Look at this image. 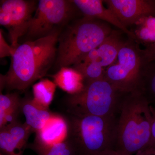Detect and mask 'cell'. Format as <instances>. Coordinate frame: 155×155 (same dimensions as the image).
Here are the masks:
<instances>
[{"label": "cell", "instance_id": "obj_10", "mask_svg": "<svg viewBox=\"0 0 155 155\" xmlns=\"http://www.w3.org/2000/svg\"><path fill=\"white\" fill-rule=\"evenodd\" d=\"M32 130L16 121L0 129V149L4 155H22Z\"/></svg>", "mask_w": 155, "mask_h": 155}, {"label": "cell", "instance_id": "obj_6", "mask_svg": "<svg viewBox=\"0 0 155 155\" xmlns=\"http://www.w3.org/2000/svg\"><path fill=\"white\" fill-rule=\"evenodd\" d=\"M138 43L129 38L125 41L117 62L106 69L104 78L122 94L140 91L146 68L150 62Z\"/></svg>", "mask_w": 155, "mask_h": 155}, {"label": "cell", "instance_id": "obj_17", "mask_svg": "<svg viewBox=\"0 0 155 155\" xmlns=\"http://www.w3.org/2000/svg\"><path fill=\"white\" fill-rule=\"evenodd\" d=\"M56 84L48 79H42L32 86L33 99L38 104L49 109L55 92Z\"/></svg>", "mask_w": 155, "mask_h": 155}, {"label": "cell", "instance_id": "obj_1", "mask_svg": "<svg viewBox=\"0 0 155 155\" xmlns=\"http://www.w3.org/2000/svg\"><path fill=\"white\" fill-rule=\"evenodd\" d=\"M59 30L19 45L12 56L11 67L1 75V88L25 90L44 77L57 58Z\"/></svg>", "mask_w": 155, "mask_h": 155}, {"label": "cell", "instance_id": "obj_11", "mask_svg": "<svg viewBox=\"0 0 155 155\" xmlns=\"http://www.w3.org/2000/svg\"><path fill=\"white\" fill-rule=\"evenodd\" d=\"M122 33L121 30H113L99 47L89 53L81 62H95L104 68L114 64L125 41L122 39Z\"/></svg>", "mask_w": 155, "mask_h": 155}, {"label": "cell", "instance_id": "obj_8", "mask_svg": "<svg viewBox=\"0 0 155 155\" xmlns=\"http://www.w3.org/2000/svg\"><path fill=\"white\" fill-rule=\"evenodd\" d=\"M33 1L6 0L0 8V24L8 29L11 46L16 49L19 39L25 35L37 5Z\"/></svg>", "mask_w": 155, "mask_h": 155}, {"label": "cell", "instance_id": "obj_21", "mask_svg": "<svg viewBox=\"0 0 155 155\" xmlns=\"http://www.w3.org/2000/svg\"><path fill=\"white\" fill-rule=\"evenodd\" d=\"M15 50L9 45L3 36L2 31L0 30V57L1 58L12 57Z\"/></svg>", "mask_w": 155, "mask_h": 155}, {"label": "cell", "instance_id": "obj_13", "mask_svg": "<svg viewBox=\"0 0 155 155\" xmlns=\"http://www.w3.org/2000/svg\"><path fill=\"white\" fill-rule=\"evenodd\" d=\"M68 133L66 119L55 114L44 127L35 133L34 143L43 146L52 145L66 140Z\"/></svg>", "mask_w": 155, "mask_h": 155}, {"label": "cell", "instance_id": "obj_15", "mask_svg": "<svg viewBox=\"0 0 155 155\" xmlns=\"http://www.w3.org/2000/svg\"><path fill=\"white\" fill-rule=\"evenodd\" d=\"M53 77L56 85L70 95L78 93L84 87L83 76L73 68L62 67Z\"/></svg>", "mask_w": 155, "mask_h": 155}, {"label": "cell", "instance_id": "obj_12", "mask_svg": "<svg viewBox=\"0 0 155 155\" xmlns=\"http://www.w3.org/2000/svg\"><path fill=\"white\" fill-rule=\"evenodd\" d=\"M84 17L101 20L119 28L127 35L129 38L136 41L134 33L122 25L116 14L110 9L103 5L104 1L101 0H73L71 1Z\"/></svg>", "mask_w": 155, "mask_h": 155}, {"label": "cell", "instance_id": "obj_2", "mask_svg": "<svg viewBox=\"0 0 155 155\" xmlns=\"http://www.w3.org/2000/svg\"><path fill=\"white\" fill-rule=\"evenodd\" d=\"M119 114L116 152L134 155L153 147L150 104L141 92L124 94Z\"/></svg>", "mask_w": 155, "mask_h": 155}, {"label": "cell", "instance_id": "obj_25", "mask_svg": "<svg viewBox=\"0 0 155 155\" xmlns=\"http://www.w3.org/2000/svg\"><path fill=\"white\" fill-rule=\"evenodd\" d=\"M116 155H126L123 154H121V153H116Z\"/></svg>", "mask_w": 155, "mask_h": 155}, {"label": "cell", "instance_id": "obj_26", "mask_svg": "<svg viewBox=\"0 0 155 155\" xmlns=\"http://www.w3.org/2000/svg\"><path fill=\"white\" fill-rule=\"evenodd\" d=\"M4 155L2 154L1 153V155Z\"/></svg>", "mask_w": 155, "mask_h": 155}, {"label": "cell", "instance_id": "obj_23", "mask_svg": "<svg viewBox=\"0 0 155 155\" xmlns=\"http://www.w3.org/2000/svg\"><path fill=\"white\" fill-rule=\"evenodd\" d=\"M144 50L146 57L149 62H155V43L146 46Z\"/></svg>", "mask_w": 155, "mask_h": 155}, {"label": "cell", "instance_id": "obj_14", "mask_svg": "<svg viewBox=\"0 0 155 155\" xmlns=\"http://www.w3.org/2000/svg\"><path fill=\"white\" fill-rule=\"evenodd\" d=\"M20 111L25 118V123L32 132L36 133L41 129L54 114L48 108L38 104L33 98H25L21 99Z\"/></svg>", "mask_w": 155, "mask_h": 155}, {"label": "cell", "instance_id": "obj_3", "mask_svg": "<svg viewBox=\"0 0 155 155\" xmlns=\"http://www.w3.org/2000/svg\"><path fill=\"white\" fill-rule=\"evenodd\" d=\"M69 116L66 139L75 155H116L118 117Z\"/></svg>", "mask_w": 155, "mask_h": 155}, {"label": "cell", "instance_id": "obj_27", "mask_svg": "<svg viewBox=\"0 0 155 155\" xmlns=\"http://www.w3.org/2000/svg\"></svg>", "mask_w": 155, "mask_h": 155}, {"label": "cell", "instance_id": "obj_24", "mask_svg": "<svg viewBox=\"0 0 155 155\" xmlns=\"http://www.w3.org/2000/svg\"><path fill=\"white\" fill-rule=\"evenodd\" d=\"M152 119V135L153 146L155 148V106L150 105Z\"/></svg>", "mask_w": 155, "mask_h": 155}, {"label": "cell", "instance_id": "obj_7", "mask_svg": "<svg viewBox=\"0 0 155 155\" xmlns=\"http://www.w3.org/2000/svg\"><path fill=\"white\" fill-rule=\"evenodd\" d=\"M76 8L71 1L40 0L25 35L29 41L49 35L70 19Z\"/></svg>", "mask_w": 155, "mask_h": 155}, {"label": "cell", "instance_id": "obj_4", "mask_svg": "<svg viewBox=\"0 0 155 155\" xmlns=\"http://www.w3.org/2000/svg\"><path fill=\"white\" fill-rule=\"evenodd\" d=\"M113 31L108 23L91 17L75 20L59 34L56 64L60 69L78 64Z\"/></svg>", "mask_w": 155, "mask_h": 155}, {"label": "cell", "instance_id": "obj_18", "mask_svg": "<svg viewBox=\"0 0 155 155\" xmlns=\"http://www.w3.org/2000/svg\"><path fill=\"white\" fill-rule=\"evenodd\" d=\"M28 147L38 155H75L73 147L67 139L47 146L39 145L33 143Z\"/></svg>", "mask_w": 155, "mask_h": 155}, {"label": "cell", "instance_id": "obj_22", "mask_svg": "<svg viewBox=\"0 0 155 155\" xmlns=\"http://www.w3.org/2000/svg\"><path fill=\"white\" fill-rule=\"evenodd\" d=\"M136 26H142L155 30V17L148 16L142 18L136 23Z\"/></svg>", "mask_w": 155, "mask_h": 155}, {"label": "cell", "instance_id": "obj_20", "mask_svg": "<svg viewBox=\"0 0 155 155\" xmlns=\"http://www.w3.org/2000/svg\"><path fill=\"white\" fill-rule=\"evenodd\" d=\"M137 41L146 46L155 43V30L142 26H136L134 32Z\"/></svg>", "mask_w": 155, "mask_h": 155}, {"label": "cell", "instance_id": "obj_9", "mask_svg": "<svg viewBox=\"0 0 155 155\" xmlns=\"http://www.w3.org/2000/svg\"><path fill=\"white\" fill-rule=\"evenodd\" d=\"M108 8L116 14L122 25H135L142 18L155 17V0H107Z\"/></svg>", "mask_w": 155, "mask_h": 155}, {"label": "cell", "instance_id": "obj_5", "mask_svg": "<svg viewBox=\"0 0 155 155\" xmlns=\"http://www.w3.org/2000/svg\"><path fill=\"white\" fill-rule=\"evenodd\" d=\"M124 94L105 78L87 82L82 91L67 97L68 111L75 116H117Z\"/></svg>", "mask_w": 155, "mask_h": 155}, {"label": "cell", "instance_id": "obj_19", "mask_svg": "<svg viewBox=\"0 0 155 155\" xmlns=\"http://www.w3.org/2000/svg\"><path fill=\"white\" fill-rule=\"evenodd\" d=\"M73 67L83 76L84 83L104 78L106 69L95 62L78 63Z\"/></svg>", "mask_w": 155, "mask_h": 155}, {"label": "cell", "instance_id": "obj_16", "mask_svg": "<svg viewBox=\"0 0 155 155\" xmlns=\"http://www.w3.org/2000/svg\"><path fill=\"white\" fill-rule=\"evenodd\" d=\"M21 99L16 93L0 95V128L17 121Z\"/></svg>", "mask_w": 155, "mask_h": 155}]
</instances>
